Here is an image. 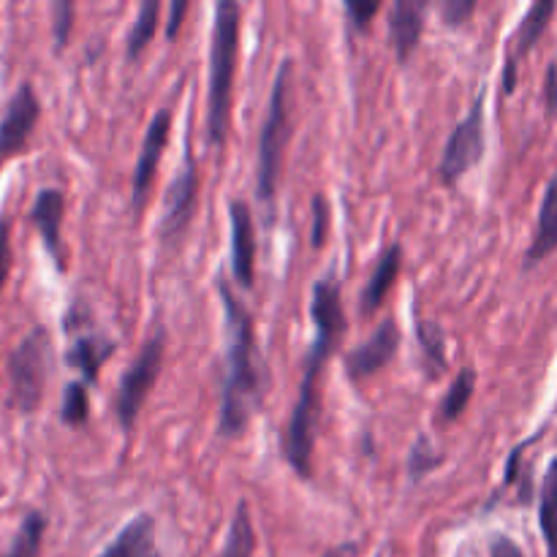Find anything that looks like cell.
<instances>
[{"mask_svg":"<svg viewBox=\"0 0 557 557\" xmlns=\"http://www.w3.org/2000/svg\"><path fill=\"white\" fill-rule=\"evenodd\" d=\"M310 319H313V343L302 362V381H299L297 403L292 408L286 435H283V455L302 479L313 476V449L315 430H319L321 411V375L326 362L341 346L346 335V310H343L341 283L335 277H321L313 286L310 297Z\"/></svg>","mask_w":557,"mask_h":557,"instance_id":"obj_1","label":"cell"},{"mask_svg":"<svg viewBox=\"0 0 557 557\" xmlns=\"http://www.w3.org/2000/svg\"><path fill=\"white\" fill-rule=\"evenodd\" d=\"M218 297L226 319V354H223L221 411H218V435L237 438L245 433L253 413L264 403L267 368L256 341L253 313L234 294L226 277H218Z\"/></svg>","mask_w":557,"mask_h":557,"instance_id":"obj_2","label":"cell"},{"mask_svg":"<svg viewBox=\"0 0 557 557\" xmlns=\"http://www.w3.org/2000/svg\"><path fill=\"white\" fill-rule=\"evenodd\" d=\"M239 30H243V5L221 0L215 5V25L210 44V85H207V141L226 145L232 125L234 76H237Z\"/></svg>","mask_w":557,"mask_h":557,"instance_id":"obj_3","label":"cell"},{"mask_svg":"<svg viewBox=\"0 0 557 557\" xmlns=\"http://www.w3.org/2000/svg\"><path fill=\"white\" fill-rule=\"evenodd\" d=\"M292 60H283L272 82L270 103H267L264 123L259 134V169H256V194L261 205L272 210L275 205L277 185H281L283 158H286L288 139H292V109H288V92H292Z\"/></svg>","mask_w":557,"mask_h":557,"instance_id":"obj_4","label":"cell"},{"mask_svg":"<svg viewBox=\"0 0 557 557\" xmlns=\"http://www.w3.org/2000/svg\"><path fill=\"white\" fill-rule=\"evenodd\" d=\"M54 351L52 335L44 324L33 326L5 357L9 375V408L20 413H36L44 403L49 375H52Z\"/></svg>","mask_w":557,"mask_h":557,"instance_id":"obj_5","label":"cell"},{"mask_svg":"<svg viewBox=\"0 0 557 557\" xmlns=\"http://www.w3.org/2000/svg\"><path fill=\"white\" fill-rule=\"evenodd\" d=\"M487 150V87L473 98L466 117L451 128L444 152L438 161L441 183L455 185L476 166Z\"/></svg>","mask_w":557,"mask_h":557,"instance_id":"obj_6","label":"cell"},{"mask_svg":"<svg viewBox=\"0 0 557 557\" xmlns=\"http://www.w3.org/2000/svg\"><path fill=\"white\" fill-rule=\"evenodd\" d=\"M163 351H166V330H156V335L147 337L139 357L131 362V368L120 379L114 408H117V419L123 430L134 428L136 417L141 413V406L150 397L152 386H156L158 375H161Z\"/></svg>","mask_w":557,"mask_h":557,"instance_id":"obj_7","label":"cell"},{"mask_svg":"<svg viewBox=\"0 0 557 557\" xmlns=\"http://www.w3.org/2000/svg\"><path fill=\"white\" fill-rule=\"evenodd\" d=\"M38 117H41V101L36 96V87H33V82H22L11 92L3 117H0V163L25 150L33 131H36Z\"/></svg>","mask_w":557,"mask_h":557,"instance_id":"obj_8","label":"cell"},{"mask_svg":"<svg viewBox=\"0 0 557 557\" xmlns=\"http://www.w3.org/2000/svg\"><path fill=\"white\" fill-rule=\"evenodd\" d=\"M172 109L161 107L156 114H152L150 125L145 131V139H141L139 156H136L134 177H131V205L139 212L145 207L147 196H150L152 180H156L158 163H161L163 150L169 145V134H172Z\"/></svg>","mask_w":557,"mask_h":557,"instance_id":"obj_9","label":"cell"},{"mask_svg":"<svg viewBox=\"0 0 557 557\" xmlns=\"http://www.w3.org/2000/svg\"><path fill=\"white\" fill-rule=\"evenodd\" d=\"M196 196H199V166H196V158L188 150L177 177L172 180L166 190V210H163L161 218L163 243H172L190 226V218H194L196 210Z\"/></svg>","mask_w":557,"mask_h":557,"instance_id":"obj_10","label":"cell"},{"mask_svg":"<svg viewBox=\"0 0 557 557\" xmlns=\"http://www.w3.org/2000/svg\"><path fill=\"white\" fill-rule=\"evenodd\" d=\"M557 11L555 0H536L531 9L525 11V16L517 25L515 36L509 41V52H506V65H504V92L511 96L517 87V71H520V63L533 52L542 36L547 33L549 22H553Z\"/></svg>","mask_w":557,"mask_h":557,"instance_id":"obj_11","label":"cell"},{"mask_svg":"<svg viewBox=\"0 0 557 557\" xmlns=\"http://www.w3.org/2000/svg\"><path fill=\"white\" fill-rule=\"evenodd\" d=\"M403 343V332L397 326L395 319H386L373 335L364 343H359L357 348L346 354V373L351 381H362L375 375L379 370H384L392 359L397 357V348Z\"/></svg>","mask_w":557,"mask_h":557,"instance_id":"obj_12","label":"cell"},{"mask_svg":"<svg viewBox=\"0 0 557 557\" xmlns=\"http://www.w3.org/2000/svg\"><path fill=\"white\" fill-rule=\"evenodd\" d=\"M228 228H232V272L243 288L256 281V221L248 201H228Z\"/></svg>","mask_w":557,"mask_h":557,"instance_id":"obj_13","label":"cell"},{"mask_svg":"<svg viewBox=\"0 0 557 557\" xmlns=\"http://www.w3.org/2000/svg\"><path fill=\"white\" fill-rule=\"evenodd\" d=\"M63 215H65V196L60 188H41L33 199L30 221L44 239V248L52 256L58 270H65L63 261Z\"/></svg>","mask_w":557,"mask_h":557,"instance_id":"obj_14","label":"cell"},{"mask_svg":"<svg viewBox=\"0 0 557 557\" xmlns=\"http://www.w3.org/2000/svg\"><path fill=\"white\" fill-rule=\"evenodd\" d=\"M428 0H395L389 9V41L397 60L406 63L417 52L424 33V16H428Z\"/></svg>","mask_w":557,"mask_h":557,"instance_id":"obj_15","label":"cell"},{"mask_svg":"<svg viewBox=\"0 0 557 557\" xmlns=\"http://www.w3.org/2000/svg\"><path fill=\"white\" fill-rule=\"evenodd\" d=\"M555 250H557V169L553 172V177L547 180L542 205H539L536 228H533L531 245H528L525 250V270L542 264V261L549 259Z\"/></svg>","mask_w":557,"mask_h":557,"instance_id":"obj_16","label":"cell"},{"mask_svg":"<svg viewBox=\"0 0 557 557\" xmlns=\"http://www.w3.org/2000/svg\"><path fill=\"white\" fill-rule=\"evenodd\" d=\"M400 270H403V245L392 243L389 248L379 256L368 283H364L362 297H359V308H362V313H375V310L384 305L386 294L392 292V286H395L397 277H400Z\"/></svg>","mask_w":557,"mask_h":557,"instance_id":"obj_17","label":"cell"},{"mask_svg":"<svg viewBox=\"0 0 557 557\" xmlns=\"http://www.w3.org/2000/svg\"><path fill=\"white\" fill-rule=\"evenodd\" d=\"M98 557H161L152 515L134 517Z\"/></svg>","mask_w":557,"mask_h":557,"instance_id":"obj_18","label":"cell"},{"mask_svg":"<svg viewBox=\"0 0 557 557\" xmlns=\"http://www.w3.org/2000/svg\"><path fill=\"white\" fill-rule=\"evenodd\" d=\"M112 354H114L112 341H107V337H101V335H85V337H79L74 346H71L65 362H69L71 368L79 370L82 379H85V384H92V381L98 379V370H101V364L107 362Z\"/></svg>","mask_w":557,"mask_h":557,"instance_id":"obj_19","label":"cell"},{"mask_svg":"<svg viewBox=\"0 0 557 557\" xmlns=\"http://www.w3.org/2000/svg\"><path fill=\"white\" fill-rule=\"evenodd\" d=\"M539 528L547 544V557H557V457L544 471L539 490Z\"/></svg>","mask_w":557,"mask_h":557,"instance_id":"obj_20","label":"cell"},{"mask_svg":"<svg viewBox=\"0 0 557 557\" xmlns=\"http://www.w3.org/2000/svg\"><path fill=\"white\" fill-rule=\"evenodd\" d=\"M49 520L44 511L30 509L20 522V531H16L14 542L5 549L3 557H38L41 555L44 536H47Z\"/></svg>","mask_w":557,"mask_h":557,"instance_id":"obj_21","label":"cell"},{"mask_svg":"<svg viewBox=\"0 0 557 557\" xmlns=\"http://www.w3.org/2000/svg\"><path fill=\"white\" fill-rule=\"evenodd\" d=\"M256 553V531L253 520H250V506L248 500H239L237 511L228 525L226 544H223L221 557H253Z\"/></svg>","mask_w":557,"mask_h":557,"instance_id":"obj_22","label":"cell"},{"mask_svg":"<svg viewBox=\"0 0 557 557\" xmlns=\"http://www.w3.org/2000/svg\"><path fill=\"white\" fill-rule=\"evenodd\" d=\"M158 16H161V3L158 0H145L139 5V14H136L134 25H131L128 38H125V54L131 60H136L150 47L152 36L158 33Z\"/></svg>","mask_w":557,"mask_h":557,"instance_id":"obj_23","label":"cell"},{"mask_svg":"<svg viewBox=\"0 0 557 557\" xmlns=\"http://www.w3.org/2000/svg\"><path fill=\"white\" fill-rule=\"evenodd\" d=\"M473 392H476V370L462 368L460 373L455 375V381H451L444 400H441V419H444V422H455V419L468 408Z\"/></svg>","mask_w":557,"mask_h":557,"instance_id":"obj_24","label":"cell"},{"mask_svg":"<svg viewBox=\"0 0 557 557\" xmlns=\"http://www.w3.org/2000/svg\"><path fill=\"white\" fill-rule=\"evenodd\" d=\"M87 417H90V395H87L85 381H71L60 403V422L69 428H82Z\"/></svg>","mask_w":557,"mask_h":557,"instance_id":"obj_25","label":"cell"},{"mask_svg":"<svg viewBox=\"0 0 557 557\" xmlns=\"http://www.w3.org/2000/svg\"><path fill=\"white\" fill-rule=\"evenodd\" d=\"M417 341L422 346L424 362L428 368L435 370V375H441L446 370V341L444 332L438 324H430V321H417Z\"/></svg>","mask_w":557,"mask_h":557,"instance_id":"obj_26","label":"cell"},{"mask_svg":"<svg viewBox=\"0 0 557 557\" xmlns=\"http://www.w3.org/2000/svg\"><path fill=\"white\" fill-rule=\"evenodd\" d=\"M441 462H444V455H441V451H435V446L422 435V438L413 444L411 457H408V473H411L413 479H419V476H424V473L433 471V468H438Z\"/></svg>","mask_w":557,"mask_h":557,"instance_id":"obj_27","label":"cell"},{"mask_svg":"<svg viewBox=\"0 0 557 557\" xmlns=\"http://www.w3.org/2000/svg\"><path fill=\"white\" fill-rule=\"evenodd\" d=\"M71 30H74V3L69 0H58L52 5V38H54V52H63L69 47Z\"/></svg>","mask_w":557,"mask_h":557,"instance_id":"obj_28","label":"cell"},{"mask_svg":"<svg viewBox=\"0 0 557 557\" xmlns=\"http://www.w3.org/2000/svg\"><path fill=\"white\" fill-rule=\"evenodd\" d=\"M441 20L446 22L449 27H462L476 11V3L473 0H446V3L438 5Z\"/></svg>","mask_w":557,"mask_h":557,"instance_id":"obj_29","label":"cell"},{"mask_svg":"<svg viewBox=\"0 0 557 557\" xmlns=\"http://www.w3.org/2000/svg\"><path fill=\"white\" fill-rule=\"evenodd\" d=\"M381 11V3L379 0H348L346 3V14H348V22H351L357 30H368L370 22H373V16Z\"/></svg>","mask_w":557,"mask_h":557,"instance_id":"obj_30","label":"cell"},{"mask_svg":"<svg viewBox=\"0 0 557 557\" xmlns=\"http://www.w3.org/2000/svg\"><path fill=\"white\" fill-rule=\"evenodd\" d=\"M11 259H14V253H11V221L5 212H0V292L11 275Z\"/></svg>","mask_w":557,"mask_h":557,"instance_id":"obj_31","label":"cell"},{"mask_svg":"<svg viewBox=\"0 0 557 557\" xmlns=\"http://www.w3.org/2000/svg\"><path fill=\"white\" fill-rule=\"evenodd\" d=\"M326 228H330V205L319 194L313 199V248H321L326 243Z\"/></svg>","mask_w":557,"mask_h":557,"instance_id":"obj_32","label":"cell"},{"mask_svg":"<svg viewBox=\"0 0 557 557\" xmlns=\"http://www.w3.org/2000/svg\"><path fill=\"white\" fill-rule=\"evenodd\" d=\"M544 103H547L549 117L557 114V63H549L547 76H544Z\"/></svg>","mask_w":557,"mask_h":557,"instance_id":"obj_33","label":"cell"},{"mask_svg":"<svg viewBox=\"0 0 557 557\" xmlns=\"http://www.w3.org/2000/svg\"><path fill=\"white\" fill-rule=\"evenodd\" d=\"M490 557H525L520 549V544L509 536H495L490 544Z\"/></svg>","mask_w":557,"mask_h":557,"instance_id":"obj_34","label":"cell"},{"mask_svg":"<svg viewBox=\"0 0 557 557\" xmlns=\"http://www.w3.org/2000/svg\"><path fill=\"white\" fill-rule=\"evenodd\" d=\"M190 9L188 0H174L172 11H169V25H166V36L174 38L180 33V25H183V16L185 11Z\"/></svg>","mask_w":557,"mask_h":557,"instance_id":"obj_35","label":"cell"},{"mask_svg":"<svg viewBox=\"0 0 557 557\" xmlns=\"http://www.w3.org/2000/svg\"><path fill=\"white\" fill-rule=\"evenodd\" d=\"M357 555V547L354 544H348V547H337V549H330L324 557H354Z\"/></svg>","mask_w":557,"mask_h":557,"instance_id":"obj_36","label":"cell"}]
</instances>
